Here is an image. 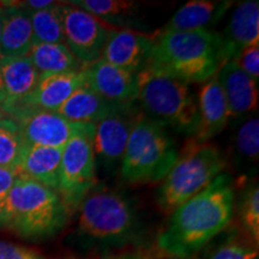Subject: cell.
<instances>
[{
  "mask_svg": "<svg viewBox=\"0 0 259 259\" xmlns=\"http://www.w3.org/2000/svg\"><path fill=\"white\" fill-rule=\"evenodd\" d=\"M234 187L231 174L221 173L205 189L178 206L158 234V250L174 259H191L199 254L231 226Z\"/></svg>",
  "mask_w": 259,
  "mask_h": 259,
  "instance_id": "6da1fadb",
  "label": "cell"
},
{
  "mask_svg": "<svg viewBox=\"0 0 259 259\" xmlns=\"http://www.w3.org/2000/svg\"><path fill=\"white\" fill-rule=\"evenodd\" d=\"M77 210L76 239L82 248L108 252L141 240L143 225L138 208L122 192L94 189Z\"/></svg>",
  "mask_w": 259,
  "mask_h": 259,
  "instance_id": "7a4b0ae2",
  "label": "cell"
},
{
  "mask_svg": "<svg viewBox=\"0 0 259 259\" xmlns=\"http://www.w3.org/2000/svg\"><path fill=\"white\" fill-rule=\"evenodd\" d=\"M154 51L148 69L181 82L204 83L227 64L220 32L193 30L153 34Z\"/></svg>",
  "mask_w": 259,
  "mask_h": 259,
  "instance_id": "3957f363",
  "label": "cell"
},
{
  "mask_svg": "<svg viewBox=\"0 0 259 259\" xmlns=\"http://www.w3.org/2000/svg\"><path fill=\"white\" fill-rule=\"evenodd\" d=\"M70 210L57 191L18 178L6 199L0 227L27 240H44L66 226Z\"/></svg>",
  "mask_w": 259,
  "mask_h": 259,
  "instance_id": "277c9868",
  "label": "cell"
},
{
  "mask_svg": "<svg viewBox=\"0 0 259 259\" xmlns=\"http://www.w3.org/2000/svg\"><path fill=\"white\" fill-rule=\"evenodd\" d=\"M143 114L180 135L193 137L199 125L198 101L189 84L147 69L138 73L137 101Z\"/></svg>",
  "mask_w": 259,
  "mask_h": 259,
  "instance_id": "5b68a950",
  "label": "cell"
},
{
  "mask_svg": "<svg viewBox=\"0 0 259 259\" xmlns=\"http://www.w3.org/2000/svg\"><path fill=\"white\" fill-rule=\"evenodd\" d=\"M226 166L227 158L216 145L209 142L198 143L190 138L161 181L156 194L157 205L164 213H171L205 189Z\"/></svg>",
  "mask_w": 259,
  "mask_h": 259,
  "instance_id": "8992f818",
  "label": "cell"
},
{
  "mask_svg": "<svg viewBox=\"0 0 259 259\" xmlns=\"http://www.w3.org/2000/svg\"><path fill=\"white\" fill-rule=\"evenodd\" d=\"M179 151L166 127L141 112L122 157L121 177L130 184H154L163 180L176 163Z\"/></svg>",
  "mask_w": 259,
  "mask_h": 259,
  "instance_id": "52a82bcc",
  "label": "cell"
},
{
  "mask_svg": "<svg viewBox=\"0 0 259 259\" xmlns=\"http://www.w3.org/2000/svg\"><path fill=\"white\" fill-rule=\"evenodd\" d=\"M95 125H79L63 149L58 193L72 213L97 183L93 135Z\"/></svg>",
  "mask_w": 259,
  "mask_h": 259,
  "instance_id": "ba28073f",
  "label": "cell"
},
{
  "mask_svg": "<svg viewBox=\"0 0 259 259\" xmlns=\"http://www.w3.org/2000/svg\"><path fill=\"white\" fill-rule=\"evenodd\" d=\"M64 44L74 58L88 67L102 59L107 40L114 28L71 3H61Z\"/></svg>",
  "mask_w": 259,
  "mask_h": 259,
  "instance_id": "9c48e42d",
  "label": "cell"
},
{
  "mask_svg": "<svg viewBox=\"0 0 259 259\" xmlns=\"http://www.w3.org/2000/svg\"><path fill=\"white\" fill-rule=\"evenodd\" d=\"M141 111L135 105L116 107L94 126L93 144L96 168L111 173L120 167L130 134Z\"/></svg>",
  "mask_w": 259,
  "mask_h": 259,
  "instance_id": "30bf717a",
  "label": "cell"
},
{
  "mask_svg": "<svg viewBox=\"0 0 259 259\" xmlns=\"http://www.w3.org/2000/svg\"><path fill=\"white\" fill-rule=\"evenodd\" d=\"M5 114L18 125L24 142L30 145L64 149L80 124H72L58 114L36 107L17 105Z\"/></svg>",
  "mask_w": 259,
  "mask_h": 259,
  "instance_id": "8fae6325",
  "label": "cell"
},
{
  "mask_svg": "<svg viewBox=\"0 0 259 259\" xmlns=\"http://www.w3.org/2000/svg\"><path fill=\"white\" fill-rule=\"evenodd\" d=\"M153 51V35L130 29H113L102 59L120 69L141 73L148 69Z\"/></svg>",
  "mask_w": 259,
  "mask_h": 259,
  "instance_id": "7c38bea8",
  "label": "cell"
},
{
  "mask_svg": "<svg viewBox=\"0 0 259 259\" xmlns=\"http://www.w3.org/2000/svg\"><path fill=\"white\" fill-rule=\"evenodd\" d=\"M87 85L107 102L118 107L137 101L138 73L120 69L100 59L87 67Z\"/></svg>",
  "mask_w": 259,
  "mask_h": 259,
  "instance_id": "4fadbf2b",
  "label": "cell"
},
{
  "mask_svg": "<svg viewBox=\"0 0 259 259\" xmlns=\"http://www.w3.org/2000/svg\"><path fill=\"white\" fill-rule=\"evenodd\" d=\"M218 79L225 93L231 120L244 119L258 107V80L229 61L218 72Z\"/></svg>",
  "mask_w": 259,
  "mask_h": 259,
  "instance_id": "5bb4252c",
  "label": "cell"
},
{
  "mask_svg": "<svg viewBox=\"0 0 259 259\" xmlns=\"http://www.w3.org/2000/svg\"><path fill=\"white\" fill-rule=\"evenodd\" d=\"M199 125L197 134L191 137L198 143H206L221 134L231 121L228 105L218 76L206 80L200 89L198 99Z\"/></svg>",
  "mask_w": 259,
  "mask_h": 259,
  "instance_id": "9a60e30c",
  "label": "cell"
},
{
  "mask_svg": "<svg viewBox=\"0 0 259 259\" xmlns=\"http://www.w3.org/2000/svg\"><path fill=\"white\" fill-rule=\"evenodd\" d=\"M233 4L232 0H192L178 9L157 32L211 30V27L225 17Z\"/></svg>",
  "mask_w": 259,
  "mask_h": 259,
  "instance_id": "2e32d148",
  "label": "cell"
},
{
  "mask_svg": "<svg viewBox=\"0 0 259 259\" xmlns=\"http://www.w3.org/2000/svg\"><path fill=\"white\" fill-rule=\"evenodd\" d=\"M85 69L41 76L32 93L19 105L56 112L77 89L87 84Z\"/></svg>",
  "mask_w": 259,
  "mask_h": 259,
  "instance_id": "e0dca14e",
  "label": "cell"
},
{
  "mask_svg": "<svg viewBox=\"0 0 259 259\" xmlns=\"http://www.w3.org/2000/svg\"><path fill=\"white\" fill-rule=\"evenodd\" d=\"M227 63L233 61L245 48L259 45V3L246 0L236 6L225 29Z\"/></svg>",
  "mask_w": 259,
  "mask_h": 259,
  "instance_id": "ac0fdd59",
  "label": "cell"
},
{
  "mask_svg": "<svg viewBox=\"0 0 259 259\" xmlns=\"http://www.w3.org/2000/svg\"><path fill=\"white\" fill-rule=\"evenodd\" d=\"M2 4L0 58L27 57L34 44L29 12L14 5L12 2Z\"/></svg>",
  "mask_w": 259,
  "mask_h": 259,
  "instance_id": "d6986e66",
  "label": "cell"
},
{
  "mask_svg": "<svg viewBox=\"0 0 259 259\" xmlns=\"http://www.w3.org/2000/svg\"><path fill=\"white\" fill-rule=\"evenodd\" d=\"M63 149L25 144L16 169L18 178L36 181L57 191L59 189V171Z\"/></svg>",
  "mask_w": 259,
  "mask_h": 259,
  "instance_id": "ffe728a7",
  "label": "cell"
},
{
  "mask_svg": "<svg viewBox=\"0 0 259 259\" xmlns=\"http://www.w3.org/2000/svg\"><path fill=\"white\" fill-rule=\"evenodd\" d=\"M0 71L5 90L3 111L17 106L32 93L40 79V74L29 57L0 58Z\"/></svg>",
  "mask_w": 259,
  "mask_h": 259,
  "instance_id": "44dd1931",
  "label": "cell"
},
{
  "mask_svg": "<svg viewBox=\"0 0 259 259\" xmlns=\"http://www.w3.org/2000/svg\"><path fill=\"white\" fill-rule=\"evenodd\" d=\"M70 3L114 29L141 31L148 28L143 22L138 3L128 0H73Z\"/></svg>",
  "mask_w": 259,
  "mask_h": 259,
  "instance_id": "7402d4cb",
  "label": "cell"
},
{
  "mask_svg": "<svg viewBox=\"0 0 259 259\" xmlns=\"http://www.w3.org/2000/svg\"><path fill=\"white\" fill-rule=\"evenodd\" d=\"M118 106L107 102L89 85L84 84L57 109V113L72 124L95 125Z\"/></svg>",
  "mask_w": 259,
  "mask_h": 259,
  "instance_id": "603a6c76",
  "label": "cell"
},
{
  "mask_svg": "<svg viewBox=\"0 0 259 259\" xmlns=\"http://www.w3.org/2000/svg\"><path fill=\"white\" fill-rule=\"evenodd\" d=\"M28 57L40 77L84 69L65 44H32Z\"/></svg>",
  "mask_w": 259,
  "mask_h": 259,
  "instance_id": "cb8c5ba5",
  "label": "cell"
},
{
  "mask_svg": "<svg viewBox=\"0 0 259 259\" xmlns=\"http://www.w3.org/2000/svg\"><path fill=\"white\" fill-rule=\"evenodd\" d=\"M233 162L246 178L247 170L255 169L259 154V120L257 115L241 119L235 128L232 144Z\"/></svg>",
  "mask_w": 259,
  "mask_h": 259,
  "instance_id": "d4e9b609",
  "label": "cell"
},
{
  "mask_svg": "<svg viewBox=\"0 0 259 259\" xmlns=\"http://www.w3.org/2000/svg\"><path fill=\"white\" fill-rule=\"evenodd\" d=\"M200 259H258V245L238 229L223 231L200 252Z\"/></svg>",
  "mask_w": 259,
  "mask_h": 259,
  "instance_id": "484cf974",
  "label": "cell"
},
{
  "mask_svg": "<svg viewBox=\"0 0 259 259\" xmlns=\"http://www.w3.org/2000/svg\"><path fill=\"white\" fill-rule=\"evenodd\" d=\"M34 44H64L61 3L41 11L29 12Z\"/></svg>",
  "mask_w": 259,
  "mask_h": 259,
  "instance_id": "4316f807",
  "label": "cell"
},
{
  "mask_svg": "<svg viewBox=\"0 0 259 259\" xmlns=\"http://www.w3.org/2000/svg\"><path fill=\"white\" fill-rule=\"evenodd\" d=\"M25 144L18 125L6 115L0 122V167L17 168Z\"/></svg>",
  "mask_w": 259,
  "mask_h": 259,
  "instance_id": "83f0119b",
  "label": "cell"
},
{
  "mask_svg": "<svg viewBox=\"0 0 259 259\" xmlns=\"http://www.w3.org/2000/svg\"><path fill=\"white\" fill-rule=\"evenodd\" d=\"M239 200V218L244 233L255 245L259 242V189L257 181L244 184Z\"/></svg>",
  "mask_w": 259,
  "mask_h": 259,
  "instance_id": "f1b7e54d",
  "label": "cell"
},
{
  "mask_svg": "<svg viewBox=\"0 0 259 259\" xmlns=\"http://www.w3.org/2000/svg\"><path fill=\"white\" fill-rule=\"evenodd\" d=\"M239 69L258 80L259 78V45H253L242 50L233 60Z\"/></svg>",
  "mask_w": 259,
  "mask_h": 259,
  "instance_id": "f546056e",
  "label": "cell"
},
{
  "mask_svg": "<svg viewBox=\"0 0 259 259\" xmlns=\"http://www.w3.org/2000/svg\"><path fill=\"white\" fill-rule=\"evenodd\" d=\"M0 259H45L40 253L14 242L0 240Z\"/></svg>",
  "mask_w": 259,
  "mask_h": 259,
  "instance_id": "4dcf8cb0",
  "label": "cell"
},
{
  "mask_svg": "<svg viewBox=\"0 0 259 259\" xmlns=\"http://www.w3.org/2000/svg\"><path fill=\"white\" fill-rule=\"evenodd\" d=\"M18 179V173L16 168L0 167V218L8 196L14 186L15 181Z\"/></svg>",
  "mask_w": 259,
  "mask_h": 259,
  "instance_id": "1f68e13d",
  "label": "cell"
},
{
  "mask_svg": "<svg viewBox=\"0 0 259 259\" xmlns=\"http://www.w3.org/2000/svg\"><path fill=\"white\" fill-rule=\"evenodd\" d=\"M101 259H147L143 253L139 251L132 250H121V251H111L106 252Z\"/></svg>",
  "mask_w": 259,
  "mask_h": 259,
  "instance_id": "d6a6232c",
  "label": "cell"
},
{
  "mask_svg": "<svg viewBox=\"0 0 259 259\" xmlns=\"http://www.w3.org/2000/svg\"><path fill=\"white\" fill-rule=\"evenodd\" d=\"M5 102V90H4V82H3L2 71H0V107L4 105Z\"/></svg>",
  "mask_w": 259,
  "mask_h": 259,
  "instance_id": "836d02e7",
  "label": "cell"
},
{
  "mask_svg": "<svg viewBox=\"0 0 259 259\" xmlns=\"http://www.w3.org/2000/svg\"><path fill=\"white\" fill-rule=\"evenodd\" d=\"M5 116H6V114H5V112H4V111H3V108H2V107H0V122H2V121H3V119H4V118H5Z\"/></svg>",
  "mask_w": 259,
  "mask_h": 259,
  "instance_id": "e575fe53",
  "label": "cell"
},
{
  "mask_svg": "<svg viewBox=\"0 0 259 259\" xmlns=\"http://www.w3.org/2000/svg\"><path fill=\"white\" fill-rule=\"evenodd\" d=\"M0 34H2V16H0Z\"/></svg>",
  "mask_w": 259,
  "mask_h": 259,
  "instance_id": "d590c367",
  "label": "cell"
},
{
  "mask_svg": "<svg viewBox=\"0 0 259 259\" xmlns=\"http://www.w3.org/2000/svg\"><path fill=\"white\" fill-rule=\"evenodd\" d=\"M2 12H3V6H0V16H2Z\"/></svg>",
  "mask_w": 259,
  "mask_h": 259,
  "instance_id": "8d00e7d4",
  "label": "cell"
},
{
  "mask_svg": "<svg viewBox=\"0 0 259 259\" xmlns=\"http://www.w3.org/2000/svg\"><path fill=\"white\" fill-rule=\"evenodd\" d=\"M166 259H174V258H166Z\"/></svg>",
  "mask_w": 259,
  "mask_h": 259,
  "instance_id": "74e56055",
  "label": "cell"
}]
</instances>
